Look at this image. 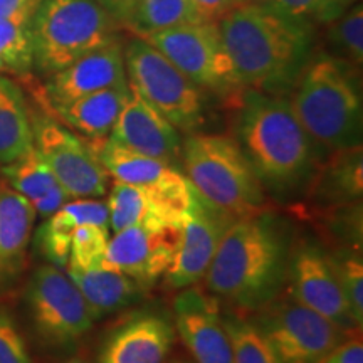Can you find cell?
<instances>
[{"mask_svg": "<svg viewBox=\"0 0 363 363\" xmlns=\"http://www.w3.org/2000/svg\"><path fill=\"white\" fill-rule=\"evenodd\" d=\"M35 219L30 202L0 182V293L24 274Z\"/></svg>", "mask_w": 363, "mask_h": 363, "instance_id": "cell-20", "label": "cell"}, {"mask_svg": "<svg viewBox=\"0 0 363 363\" xmlns=\"http://www.w3.org/2000/svg\"><path fill=\"white\" fill-rule=\"evenodd\" d=\"M321 363H363V343L360 338L345 340L323 358Z\"/></svg>", "mask_w": 363, "mask_h": 363, "instance_id": "cell-37", "label": "cell"}, {"mask_svg": "<svg viewBox=\"0 0 363 363\" xmlns=\"http://www.w3.org/2000/svg\"><path fill=\"white\" fill-rule=\"evenodd\" d=\"M110 225L106 224H84L76 229L71 240V251L67 264L79 267L101 264L108 240H110Z\"/></svg>", "mask_w": 363, "mask_h": 363, "instance_id": "cell-34", "label": "cell"}, {"mask_svg": "<svg viewBox=\"0 0 363 363\" xmlns=\"http://www.w3.org/2000/svg\"><path fill=\"white\" fill-rule=\"evenodd\" d=\"M34 147L30 110L21 86L0 74V165L26 155Z\"/></svg>", "mask_w": 363, "mask_h": 363, "instance_id": "cell-26", "label": "cell"}, {"mask_svg": "<svg viewBox=\"0 0 363 363\" xmlns=\"http://www.w3.org/2000/svg\"><path fill=\"white\" fill-rule=\"evenodd\" d=\"M66 274L79 289L94 321L136 305L145 289L123 272L103 264L79 267L66 264Z\"/></svg>", "mask_w": 363, "mask_h": 363, "instance_id": "cell-23", "label": "cell"}, {"mask_svg": "<svg viewBox=\"0 0 363 363\" xmlns=\"http://www.w3.org/2000/svg\"><path fill=\"white\" fill-rule=\"evenodd\" d=\"M288 293L345 331L360 330L335 274L330 252L315 239L294 242L288 272Z\"/></svg>", "mask_w": 363, "mask_h": 363, "instance_id": "cell-13", "label": "cell"}, {"mask_svg": "<svg viewBox=\"0 0 363 363\" xmlns=\"http://www.w3.org/2000/svg\"><path fill=\"white\" fill-rule=\"evenodd\" d=\"M224 313L214 294L195 286L182 289L174 303V326L195 363H233Z\"/></svg>", "mask_w": 363, "mask_h": 363, "instance_id": "cell-15", "label": "cell"}, {"mask_svg": "<svg viewBox=\"0 0 363 363\" xmlns=\"http://www.w3.org/2000/svg\"><path fill=\"white\" fill-rule=\"evenodd\" d=\"M217 26L244 89L283 94L293 89L310 61L311 27L259 0L234 4Z\"/></svg>", "mask_w": 363, "mask_h": 363, "instance_id": "cell-3", "label": "cell"}, {"mask_svg": "<svg viewBox=\"0 0 363 363\" xmlns=\"http://www.w3.org/2000/svg\"><path fill=\"white\" fill-rule=\"evenodd\" d=\"M203 22L192 0H140L126 29L133 35L158 33L172 27Z\"/></svg>", "mask_w": 363, "mask_h": 363, "instance_id": "cell-28", "label": "cell"}, {"mask_svg": "<svg viewBox=\"0 0 363 363\" xmlns=\"http://www.w3.org/2000/svg\"><path fill=\"white\" fill-rule=\"evenodd\" d=\"M94 2L110 13L121 27H126L140 0H94Z\"/></svg>", "mask_w": 363, "mask_h": 363, "instance_id": "cell-38", "label": "cell"}, {"mask_svg": "<svg viewBox=\"0 0 363 363\" xmlns=\"http://www.w3.org/2000/svg\"><path fill=\"white\" fill-rule=\"evenodd\" d=\"M71 199L72 197L69 192H67L62 185L57 184L54 185L51 190H48L44 195H40L39 199L30 202V206H33L35 216L45 220L48 217H51L54 212H57L66 202H69Z\"/></svg>", "mask_w": 363, "mask_h": 363, "instance_id": "cell-36", "label": "cell"}, {"mask_svg": "<svg viewBox=\"0 0 363 363\" xmlns=\"http://www.w3.org/2000/svg\"><path fill=\"white\" fill-rule=\"evenodd\" d=\"M279 363H321L348 331L283 291L251 318Z\"/></svg>", "mask_w": 363, "mask_h": 363, "instance_id": "cell-9", "label": "cell"}, {"mask_svg": "<svg viewBox=\"0 0 363 363\" xmlns=\"http://www.w3.org/2000/svg\"><path fill=\"white\" fill-rule=\"evenodd\" d=\"M0 363H34L12 313L4 306H0Z\"/></svg>", "mask_w": 363, "mask_h": 363, "instance_id": "cell-35", "label": "cell"}, {"mask_svg": "<svg viewBox=\"0 0 363 363\" xmlns=\"http://www.w3.org/2000/svg\"><path fill=\"white\" fill-rule=\"evenodd\" d=\"M293 247L284 217L266 211L238 217L203 276L207 289L239 310L257 311L286 289Z\"/></svg>", "mask_w": 363, "mask_h": 363, "instance_id": "cell-1", "label": "cell"}, {"mask_svg": "<svg viewBox=\"0 0 363 363\" xmlns=\"http://www.w3.org/2000/svg\"><path fill=\"white\" fill-rule=\"evenodd\" d=\"M235 142L266 194L289 202L310 190L318 148L281 94L244 89L239 94Z\"/></svg>", "mask_w": 363, "mask_h": 363, "instance_id": "cell-2", "label": "cell"}, {"mask_svg": "<svg viewBox=\"0 0 363 363\" xmlns=\"http://www.w3.org/2000/svg\"><path fill=\"white\" fill-rule=\"evenodd\" d=\"M180 162L190 185L234 217L264 207V189L235 138L194 131L182 142Z\"/></svg>", "mask_w": 363, "mask_h": 363, "instance_id": "cell-5", "label": "cell"}, {"mask_svg": "<svg viewBox=\"0 0 363 363\" xmlns=\"http://www.w3.org/2000/svg\"><path fill=\"white\" fill-rule=\"evenodd\" d=\"M61 363H88L84 360V358H81V357H71V358H66L65 362H61Z\"/></svg>", "mask_w": 363, "mask_h": 363, "instance_id": "cell-41", "label": "cell"}, {"mask_svg": "<svg viewBox=\"0 0 363 363\" xmlns=\"http://www.w3.org/2000/svg\"><path fill=\"white\" fill-rule=\"evenodd\" d=\"M84 224H106L108 207L98 199H74L44 220L35 234V246L43 252L49 264L66 267L69 259L71 240L76 229Z\"/></svg>", "mask_w": 363, "mask_h": 363, "instance_id": "cell-24", "label": "cell"}, {"mask_svg": "<svg viewBox=\"0 0 363 363\" xmlns=\"http://www.w3.org/2000/svg\"><path fill=\"white\" fill-rule=\"evenodd\" d=\"M120 24L94 0H39L30 16L34 66L44 76L120 39Z\"/></svg>", "mask_w": 363, "mask_h": 363, "instance_id": "cell-6", "label": "cell"}, {"mask_svg": "<svg viewBox=\"0 0 363 363\" xmlns=\"http://www.w3.org/2000/svg\"><path fill=\"white\" fill-rule=\"evenodd\" d=\"M238 219L214 206L192 187L190 207L182 224V238L174 261L163 279L174 289L199 284L214 259L220 240Z\"/></svg>", "mask_w": 363, "mask_h": 363, "instance_id": "cell-14", "label": "cell"}, {"mask_svg": "<svg viewBox=\"0 0 363 363\" xmlns=\"http://www.w3.org/2000/svg\"><path fill=\"white\" fill-rule=\"evenodd\" d=\"M88 142V140H86ZM108 177L169 197L190 201L192 185L175 163L131 152L111 140L91 143Z\"/></svg>", "mask_w": 363, "mask_h": 363, "instance_id": "cell-19", "label": "cell"}, {"mask_svg": "<svg viewBox=\"0 0 363 363\" xmlns=\"http://www.w3.org/2000/svg\"><path fill=\"white\" fill-rule=\"evenodd\" d=\"M170 363H189V362H185V360H174V362H170Z\"/></svg>", "mask_w": 363, "mask_h": 363, "instance_id": "cell-42", "label": "cell"}, {"mask_svg": "<svg viewBox=\"0 0 363 363\" xmlns=\"http://www.w3.org/2000/svg\"><path fill=\"white\" fill-rule=\"evenodd\" d=\"M357 67L333 56L310 59L293 86L291 104L318 150L362 147L363 103Z\"/></svg>", "mask_w": 363, "mask_h": 363, "instance_id": "cell-4", "label": "cell"}, {"mask_svg": "<svg viewBox=\"0 0 363 363\" xmlns=\"http://www.w3.org/2000/svg\"><path fill=\"white\" fill-rule=\"evenodd\" d=\"M234 4H239V2H246V0H233Z\"/></svg>", "mask_w": 363, "mask_h": 363, "instance_id": "cell-43", "label": "cell"}, {"mask_svg": "<svg viewBox=\"0 0 363 363\" xmlns=\"http://www.w3.org/2000/svg\"><path fill=\"white\" fill-rule=\"evenodd\" d=\"M175 338L174 320L165 311H136L108 333L98 363H167Z\"/></svg>", "mask_w": 363, "mask_h": 363, "instance_id": "cell-16", "label": "cell"}, {"mask_svg": "<svg viewBox=\"0 0 363 363\" xmlns=\"http://www.w3.org/2000/svg\"><path fill=\"white\" fill-rule=\"evenodd\" d=\"M106 207L110 230L118 233V230L142 224V222L184 224L190 201H180V199L115 180L111 192L108 195Z\"/></svg>", "mask_w": 363, "mask_h": 363, "instance_id": "cell-21", "label": "cell"}, {"mask_svg": "<svg viewBox=\"0 0 363 363\" xmlns=\"http://www.w3.org/2000/svg\"><path fill=\"white\" fill-rule=\"evenodd\" d=\"M39 0L0 21V74L24 78L34 67L33 39H30V16Z\"/></svg>", "mask_w": 363, "mask_h": 363, "instance_id": "cell-27", "label": "cell"}, {"mask_svg": "<svg viewBox=\"0 0 363 363\" xmlns=\"http://www.w3.org/2000/svg\"><path fill=\"white\" fill-rule=\"evenodd\" d=\"M26 301L35 331L52 347H74L94 325L79 289L65 271L49 262L33 272L27 283Z\"/></svg>", "mask_w": 363, "mask_h": 363, "instance_id": "cell-10", "label": "cell"}, {"mask_svg": "<svg viewBox=\"0 0 363 363\" xmlns=\"http://www.w3.org/2000/svg\"><path fill=\"white\" fill-rule=\"evenodd\" d=\"M328 40L340 54V59L352 66L362 67L363 62V6L355 2L342 16L328 22Z\"/></svg>", "mask_w": 363, "mask_h": 363, "instance_id": "cell-32", "label": "cell"}, {"mask_svg": "<svg viewBox=\"0 0 363 363\" xmlns=\"http://www.w3.org/2000/svg\"><path fill=\"white\" fill-rule=\"evenodd\" d=\"M0 175L6 184L27 201L33 202L57 185V180L44 158L34 147L6 165H0Z\"/></svg>", "mask_w": 363, "mask_h": 363, "instance_id": "cell-29", "label": "cell"}, {"mask_svg": "<svg viewBox=\"0 0 363 363\" xmlns=\"http://www.w3.org/2000/svg\"><path fill=\"white\" fill-rule=\"evenodd\" d=\"M160 51L177 69L203 91L219 96L239 98V84L217 22H194L142 35Z\"/></svg>", "mask_w": 363, "mask_h": 363, "instance_id": "cell-8", "label": "cell"}, {"mask_svg": "<svg viewBox=\"0 0 363 363\" xmlns=\"http://www.w3.org/2000/svg\"><path fill=\"white\" fill-rule=\"evenodd\" d=\"M128 83L180 133H194L206 121V93L147 40L133 35L123 45Z\"/></svg>", "mask_w": 363, "mask_h": 363, "instance_id": "cell-7", "label": "cell"}, {"mask_svg": "<svg viewBox=\"0 0 363 363\" xmlns=\"http://www.w3.org/2000/svg\"><path fill=\"white\" fill-rule=\"evenodd\" d=\"M289 19L308 27L328 24L350 9L357 0H259Z\"/></svg>", "mask_w": 363, "mask_h": 363, "instance_id": "cell-33", "label": "cell"}, {"mask_svg": "<svg viewBox=\"0 0 363 363\" xmlns=\"http://www.w3.org/2000/svg\"><path fill=\"white\" fill-rule=\"evenodd\" d=\"M233 348V363H279L271 345L251 318L222 315Z\"/></svg>", "mask_w": 363, "mask_h": 363, "instance_id": "cell-30", "label": "cell"}, {"mask_svg": "<svg viewBox=\"0 0 363 363\" xmlns=\"http://www.w3.org/2000/svg\"><path fill=\"white\" fill-rule=\"evenodd\" d=\"M203 22H219L220 17L234 6L233 0H192Z\"/></svg>", "mask_w": 363, "mask_h": 363, "instance_id": "cell-39", "label": "cell"}, {"mask_svg": "<svg viewBox=\"0 0 363 363\" xmlns=\"http://www.w3.org/2000/svg\"><path fill=\"white\" fill-rule=\"evenodd\" d=\"M34 148L74 199H99L108 192V174L83 136L51 115H33Z\"/></svg>", "mask_w": 363, "mask_h": 363, "instance_id": "cell-11", "label": "cell"}, {"mask_svg": "<svg viewBox=\"0 0 363 363\" xmlns=\"http://www.w3.org/2000/svg\"><path fill=\"white\" fill-rule=\"evenodd\" d=\"M128 93L130 83L126 79L125 83L54 106L49 115L88 142L98 143L110 136Z\"/></svg>", "mask_w": 363, "mask_h": 363, "instance_id": "cell-22", "label": "cell"}, {"mask_svg": "<svg viewBox=\"0 0 363 363\" xmlns=\"http://www.w3.org/2000/svg\"><path fill=\"white\" fill-rule=\"evenodd\" d=\"M33 2L35 0H0V21L16 16L17 12H21Z\"/></svg>", "mask_w": 363, "mask_h": 363, "instance_id": "cell-40", "label": "cell"}, {"mask_svg": "<svg viewBox=\"0 0 363 363\" xmlns=\"http://www.w3.org/2000/svg\"><path fill=\"white\" fill-rule=\"evenodd\" d=\"M330 252V251H328ZM335 274L342 286L345 298L350 306L355 321L363 323V259L362 247L340 246L330 254Z\"/></svg>", "mask_w": 363, "mask_h": 363, "instance_id": "cell-31", "label": "cell"}, {"mask_svg": "<svg viewBox=\"0 0 363 363\" xmlns=\"http://www.w3.org/2000/svg\"><path fill=\"white\" fill-rule=\"evenodd\" d=\"M308 192L325 207L360 202L363 194L362 147L331 153L330 162L316 172Z\"/></svg>", "mask_w": 363, "mask_h": 363, "instance_id": "cell-25", "label": "cell"}, {"mask_svg": "<svg viewBox=\"0 0 363 363\" xmlns=\"http://www.w3.org/2000/svg\"><path fill=\"white\" fill-rule=\"evenodd\" d=\"M108 140L131 152L170 163L180 162L184 142L180 131L131 86Z\"/></svg>", "mask_w": 363, "mask_h": 363, "instance_id": "cell-18", "label": "cell"}, {"mask_svg": "<svg viewBox=\"0 0 363 363\" xmlns=\"http://www.w3.org/2000/svg\"><path fill=\"white\" fill-rule=\"evenodd\" d=\"M182 224L142 222L115 233L108 240L101 264L120 271L142 289L153 288L174 261Z\"/></svg>", "mask_w": 363, "mask_h": 363, "instance_id": "cell-12", "label": "cell"}, {"mask_svg": "<svg viewBox=\"0 0 363 363\" xmlns=\"http://www.w3.org/2000/svg\"><path fill=\"white\" fill-rule=\"evenodd\" d=\"M126 79L123 44L118 39L49 76L40 91V99L51 110L86 94L125 83Z\"/></svg>", "mask_w": 363, "mask_h": 363, "instance_id": "cell-17", "label": "cell"}]
</instances>
